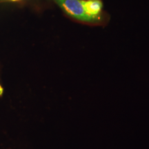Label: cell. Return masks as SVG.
<instances>
[{
    "mask_svg": "<svg viewBox=\"0 0 149 149\" xmlns=\"http://www.w3.org/2000/svg\"><path fill=\"white\" fill-rule=\"evenodd\" d=\"M9 1H19V0H9Z\"/></svg>",
    "mask_w": 149,
    "mask_h": 149,
    "instance_id": "4",
    "label": "cell"
},
{
    "mask_svg": "<svg viewBox=\"0 0 149 149\" xmlns=\"http://www.w3.org/2000/svg\"><path fill=\"white\" fill-rule=\"evenodd\" d=\"M84 6L86 14L96 21L101 13L103 4L101 0H84Z\"/></svg>",
    "mask_w": 149,
    "mask_h": 149,
    "instance_id": "2",
    "label": "cell"
},
{
    "mask_svg": "<svg viewBox=\"0 0 149 149\" xmlns=\"http://www.w3.org/2000/svg\"><path fill=\"white\" fill-rule=\"evenodd\" d=\"M55 2L72 17L83 22H92L95 20L86 14L84 0H55Z\"/></svg>",
    "mask_w": 149,
    "mask_h": 149,
    "instance_id": "1",
    "label": "cell"
},
{
    "mask_svg": "<svg viewBox=\"0 0 149 149\" xmlns=\"http://www.w3.org/2000/svg\"><path fill=\"white\" fill-rule=\"evenodd\" d=\"M3 92V89L2 88V86H1L0 85V96L2 95Z\"/></svg>",
    "mask_w": 149,
    "mask_h": 149,
    "instance_id": "3",
    "label": "cell"
}]
</instances>
